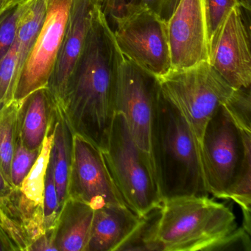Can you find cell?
Returning <instances> with one entry per match:
<instances>
[{
    "instance_id": "18",
    "label": "cell",
    "mask_w": 251,
    "mask_h": 251,
    "mask_svg": "<svg viewBox=\"0 0 251 251\" xmlns=\"http://www.w3.org/2000/svg\"><path fill=\"white\" fill-rule=\"evenodd\" d=\"M46 11L47 0H29L23 5L17 21L15 39L17 51V85L29 53L42 28Z\"/></svg>"
},
{
    "instance_id": "27",
    "label": "cell",
    "mask_w": 251,
    "mask_h": 251,
    "mask_svg": "<svg viewBox=\"0 0 251 251\" xmlns=\"http://www.w3.org/2000/svg\"><path fill=\"white\" fill-rule=\"evenodd\" d=\"M179 2L180 0H131L123 15L137 10L145 9L153 13L167 23Z\"/></svg>"
},
{
    "instance_id": "11",
    "label": "cell",
    "mask_w": 251,
    "mask_h": 251,
    "mask_svg": "<svg viewBox=\"0 0 251 251\" xmlns=\"http://www.w3.org/2000/svg\"><path fill=\"white\" fill-rule=\"evenodd\" d=\"M250 19L251 11L233 8L209 50L208 62L233 89L251 87Z\"/></svg>"
},
{
    "instance_id": "25",
    "label": "cell",
    "mask_w": 251,
    "mask_h": 251,
    "mask_svg": "<svg viewBox=\"0 0 251 251\" xmlns=\"http://www.w3.org/2000/svg\"><path fill=\"white\" fill-rule=\"evenodd\" d=\"M61 208L54 176L53 163L50 156L47 170L44 190L43 213L45 230L55 228Z\"/></svg>"
},
{
    "instance_id": "16",
    "label": "cell",
    "mask_w": 251,
    "mask_h": 251,
    "mask_svg": "<svg viewBox=\"0 0 251 251\" xmlns=\"http://www.w3.org/2000/svg\"><path fill=\"white\" fill-rule=\"evenodd\" d=\"M56 105L48 89L36 91L22 105L19 139L30 151H40L56 112Z\"/></svg>"
},
{
    "instance_id": "34",
    "label": "cell",
    "mask_w": 251,
    "mask_h": 251,
    "mask_svg": "<svg viewBox=\"0 0 251 251\" xmlns=\"http://www.w3.org/2000/svg\"><path fill=\"white\" fill-rule=\"evenodd\" d=\"M239 3L243 9L251 11V0H239Z\"/></svg>"
},
{
    "instance_id": "3",
    "label": "cell",
    "mask_w": 251,
    "mask_h": 251,
    "mask_svg": "<svg viewBox=\"0 0 251 251\" xmlns=\"http://www.w3.org/2000/svg\"><path fill=\"white\" fill-rule=\"evenodd\" d=\"M230 208L208 195L176 197L161 202L152 251H210L236 230Z\"/></svg>"
},
{
    "instance_id": "1",
    "label": "cell",
    "mask_w": 251,
    "mask_h": 251,
    "mask_svg": "<svg viewBox=\"0 0 251 251\" xmlns=\"http://www.w3.org/2000/svg\"><path fill=\"white\" fill-rule=\"evenodd\" d=\"M124 56L98 4L83 52L61 105L72 133L105 151L116 114L119 73Z\"/></svg>"
},
{
    "instance_id": "19",
    "label": "cell",
    "mask_w": 251,
    "mask_h": 251,
    "mask_svg": "<svg viewBox=\"0 0 251 251\" xmlns=\"http://www.w3.org/2000/svg\"><path fill=\"white\" fill-rule=\"evenodd\" d=\"M23 103V101L14 100L0 110V171L11 184V164L18 142L20 113Z\"/></svg>"
},
{
    "instance_id": "10",
    "label": "cell",
    "mask_w": 251,
    "mask_h": 251,
    "mask_svg": "<svg viewBox=\"0 0 251 251\" xmlns=\"http://www.w3.org/2000/svg\"><path fill=\"white\" fill-rule=\"evenodd\" d=\"M68 197L85 202L94 210L106 205H126L110 176L102 151L74 133Z\"/></svg>"
},
{
    "instance_id": "7",
    "label": "cell",
    "mask_w": 251,
    "mask_h": 251,
    "mask_svg": "<svg viewBox=\"0 0 251 251\" xmlns=\"http://www.w3.org/2000/svg\"><path fill=\"white\" fill-rule=\"evenodd\" d=\"M111 24L125 58L157 77L172 70L167 23L151 11L141 9L117 17Z\"/></svg>"
},
{
    "instance_id": "8",
    "label": "cell",
    "mask_w": 251,
    "mask_h": 251,
    "mask_svg": "<svg viewBox=\"0 0 251 251\" xmlns=\"http://www.w3.org/2000/svg\"><path fill=\"white\" fill-rule=\"evenodd\" d=\"M73 0H47L45 21L29 53L16 88L14 100L24 101L48 89L59 53Z\"/></svg>"
},
{
    "instance_id": "21",
    "label": "cell",
    "mask_w": 251,
    "mask_h": 251,
    "mask_svg": "<svg viewBox=\"0 0 251 251\" xmlns=\"http://www.w3.org/2000/svg\"><path fill=\"white\" fill-rule=\"evenodd\" d=\"M54 120L48 134L45 136L36 162L33 164L27 177L23 180L21 187L20 188L23 195L37 206H43L45 177L49 164L53 139Z\"/></svg>"
},
{
    "instance_id": "15",
    "label": "cell",
    "mask_w": 251,
    "mask_h": 251,
    "mask_svg": "<svg viewBox=\"0 0 251 251\" xmlns=\"http://www.w3.org/2000/svg\"><path fill=\"white\" fill-rule=\"evenodd\" d=\"M94 214L92 207L68 197L61 206L54 228L58 251H86Z\"/></svg>"
},
{
    "instance_id": "13",
    "label": "cell",
    "mask_w": 251,
    "mask_h": 251,
    "mask_svg": "<svg viewBox=\"0 0 251 251\" xmlns=\"http://www.w3.org/2000/svg\"><path fill=\"white\" fill-rule=\"evenodd\" d=\"M99 3V0H73L64 39L48 89L57 107L61 105L74 75L94 11Z\"/></svg>"
},
{
    "instance_id": "2",
    "label": "cell",
    "mask_w": 251,
    "mask_h": 251,
    "mask_svg": "<svg viewBox=\"0 0 251 251\" xmlns=\"http://www.w3.org/2000/svg\"><path fill=\"white\" fill-rule=\"evenodd\" d=\"M150 148L161 202L176 197L208 195L199 142L161 87L152 113Z\"/></svg>"
},
{
    "instance_id": "24",
    "label": "cell",
    "mask_w": 251,
    "mask_h": 251,
    "mask_svg": "<svg viewBox=\"0 0 251 251\" xmlns=\"http://www.w3.org/2000/svg\"><path fill=\"white\" fill-rule=\"evenodd\" d=\"M208 50L230 11L240 6L239 0H204Z\"/></svg>"
},
{
    "instance_id": "22",
    "label": "cell",
    "mask_w": 251,
    "mask_h": 251,
    "mask_svg": "<svg viewBox=\"0 0 251 251\" xmlns=\"http://www.w3.org/2000/svg\"><path fill=\"white\" fill-rule=\"evenodd\" d=\"M223 106L241 130L251 132V87L234 89Z\"/></svg>"
},
{
    "instance_id": "23",
    "label": "cell",
    "mask_w": 251,
    "mask_h": 251,
    "mask_svg": "<svg viewBox=\"0 0 251 251\" xmlns=\"http://www.w3.org/2000/svg\"><path fill=\"white\" fill-rule=\"evenodd\" d=\"M17 51L16 42L0 62V110L14 100L17 86Z\"/></svg>"
},
{
    "instance_id": "6",
    "label": "cell",
    "mask_w": 251,
    "mask_h": 251,
    "mask_svg": "<svg viewBox=\"0 0 251 251\" xmlns=\"http://www.w3.org/2000/svg\"><path fill=\"white\" fill-rule=\"evenodd\" d=\"M243 133L223 105L208 120L201 142V156L207 192L223 197L236 181L245 155Z\"/></svg>"
},
{
    "instance_id": "17",
    "label": "cell",
    "mask_w": 251,
    "mask_h": 251,
    "mask_svg": "<svg viewBox=\"0 0 251 251\" xmlns=\"http://www.w3.org/2000/svg\"><path fill=\"white\" fill-rule=\"evenodd\" d=\"M57 107V106H56ZM73 133L62 113L57 107L53 125V139L50 156L60 205L68 198L69 179L72 159Z\"/></svg>"
},
{
    "instance_id": "9",
    "label": "cell",
    "mask_w": 251,
    "mask_h": 251,
    "mask_svg": "<svg viewBox=\"0 0 251 251\" xmlns=\"http://www.w3.org/2000/svg\"><path fill=\"white\" fill-rule=\"evenodd\" d=\"M159 91L158 77L124 58L119 73L116 113L124 116L135 143L150 156L151 123Z\"/></svg>"
},
{
    "instance_id": "12",
    "label": "cell",
    "mask_w": 251,
    "mask_h": 251,
    "mask_svg": "<svg viewBox=\"0 0 251 251\" xmlns=\"http://www.w3.org/2000/svg\"><path fill=\"white\" fill-rule=\"evenodd\" d=\"M167 29L172 70L209 61L204 0H180Z\"/></svg>"
},
{
    "instance_id": "29",
    "label": "cell",
    "mask_w": 251,
    "mask_h": 251,
    "mask_svg": "<svg viewBox=\"0 0 251 251\" xmlns=\"http://www.w3.org/2000/svg\"><path fill=\"white\" fill-rule=\"evenodd\" d=\"M131 0H99L101 8L108 23H113L117 17H121Z\"/></svg>"
},
{
    "instance_id": "14",
    "label": "cell",
    "mask_w": 251,
    "mask_h": 251,
    "mask_svg": "<svg viewBox=\"0 0 251 251\" xmlns=\"http://www.w3.org/2000/svg\"><path fill=\"white\" fill-rule=\"evenodd\" d=\"M143 218L126 205H106L95 210L86 251H119Z\"/></svg>"
},
{
    "instance_id": "5",
    "label": "cell",
    "mask_w": 251,
    "mask_h": 251,
    "mask_svg": "<svg viewBox=\"0 0 251 251\" xmlns=\"http://www.w3.org/2000/svg\"><path fill=\"white\" fill-rule=\"evenodd\" d=\"M158 78L162 93L181 113L201 147L208 120L234 89L208 61Z\"/></svg>"
},
{
    "instance_id": "4",
    "label": "cell",
    "mask_w": 251,
    "mask_h": 251,
    "mask_svg": "<svg viewBox=\"0 0 251 251\" xmlns=\"http://www.w3.org/2000/svg\"><path fill=\"white\" fill-rule=\"evenodd\" d=\"M102 152L116 187L131 211L144 217L161 205L151 156L135 143L120 113L114 115L107 147Z\"/></svg>"
},
{
    "instance_id": "31",
    "label": "cell",
    "mask_w": 251,
    "mask_h": 251,
    "mask_svg": "<svg viewBox=\"0 0 251 251\" xmlns=\"http://www.w3.org/2000/svg\"><path fill=\"white\" fill-rule=\"evenodd\" d=\"M28 1L29 0H0V17L16 7L23 5Z\"/></svg>"
},
{
    "instance_id": "26",
    "label": "cell",
    "mask_w": 251,
    "mask_h": 251,
    "mask_svg": "<svg viewBox=\"0 0 251 251\" xmlns=\"http://www.w3.org/2000/svg\"><path fill=\"white\" fill-rule=\"evenodd\" d=\"M40 151L27 149L18 139L11 164V184L15 189L21 187L23 180L36 162Z\"/></svg>"
},
{
    "instance_id": "30",
    "label": "cell",
    "mask_w": 251,
    "mask_h": 251,
    "mask_svg": "<svg viewBox=\"0 0 251 251\" xmlns=\"http://www.w3.org/2000/svg\"><path fill=\"white\" fill-rule=\"evenodd\" d=\"M58 251L55 244V231L54 229L48 230L41 235L37 239H35L30 246L27 251Z\"/></svg>"
},
{
    "instance_id": "28",
    "label": "cell",
    "mask_w": 251,
    "mask_h": 251,
    "mask_svg": "<svg viewBox=\"0 0 251 251\" xmlns=\"http://www.w3.org/2000/svg\"><path fill=\"white\" fill-rule=\"evenodd\" d=\"M250 234L243 228L236 229L223 241L215 251H251Z\"/></svg>"
},
{
    "instance_id": "33",
    "label": "cell",
    "mask_w": 251,
    "mask_h": 251,
    "mask_svg": "<svg viewBox=\"0 0 251 251\" xmlns=\"http://www.w3.org/2000/svg\"><path fill=\"white\" fill-rule=\"evenodd\" d=\"M12 251L9 244L5 240L2 233H0V251Z\"/></svg>"
},
{
    "instance_id": "32",
    "label": "cell",
    "mask_w": 251,
    "mask_h": 251,
    "mask_svg": "<svg viewBox=\"0 0 251 251\" xmlns=\"http://www.w3.org/2000/svg\"><path fill=\"white\" fill-rule=\"evenodd\" d=\"M15 188L9 183L0 171V198H6L9 196Z\"/></svg>"
},
{
    "instance_id": "20",
    "label": "cell",
    "mask_w": 251,
    "mask_h": 251,
    "mask_svg": "<svg viewBox=\"0 0 251 251\" xmlns=\"http://www.w3.org/2000/svg\"><path fill=\"white\" fill-rule=\"evenodd\" d=\"M245 139V155L239 176L223 199L232 200L240 206L243 216L242 228L251 234V132L243 131Z\"/></svg>"
}]
</instances>
